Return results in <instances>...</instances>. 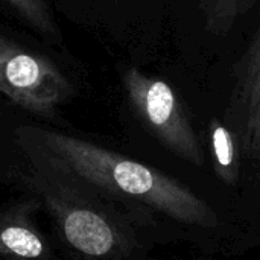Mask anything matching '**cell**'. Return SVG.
<instances>
[{"instance_id":"obj_5","label":"cell","mask_w":260,"mask_h":260,"mask_svg":"<svg viewBox=\"0 0 260 260\" xmlns=\"http://www.w3.org/2000/svg\"><path fill=\"white\" fill-rule=\"evenodd\" d=\"M224 122L236 136L242 157L260 172V15L251 40L233 66Z\"/></svg>"},{"instance_id":"obj_1","label":"cell","mask_w":260,"mask_h":260,"mask_svg":"<svg viewBox=\"0 0 260 260\" xmlns=\"http://www.w3.org/2000/svg\"><path fill=\"white\" fill-rule=\"evenodd\" d=\"M0 184L38 198L64 260H148V238L116 204L3 134Z\"/></svg>"},{"instance_id":"obj_3","label":"cell","mask_w":260,"mask_h":260,"mask_svg":"<svg viewBox=\"0 0 260 260\" xmlns=\"http://www.w3.org/2000/svg\"><path fill=\"white\" fill-rule=\"evenodd\" d=\"M116 81L122 110L140 131L177 158L193 166L204 165L190 111L169 81L129 59L117 61Z\"/></svg>"},{"instance_id":"obj_9","label":"cell","mask_w":260,"mask_h":260,"mask_svg":"<svg viewBox=\"0 0 260 260\" xmlns=\"http://www.w3.org/2000/svg\"><path fill=\"white\" fill-rule=\"evenodd\" d=\"M239 3L241 0H200L204 30L216 37L229 35L239 21Z\"/></svg>"},{"instance_id":"obj_7","label":"cell","mask_w":260,"mask_h":260,"mask_svg":"<svg viewBox=\"0 0 260 260\" xmlns=\"http://www.w3.org/2000/svg\"><path fill=\"white\" fill-rule=\"evenodd\" d=\"M0 20L18 26L56 47H67L62 20L53 0H0Z\"/></svg>"},{"instance_id":"obj_11","label":"cell","mask_w":260,"mask_h":260,"mask_svg":"<svg viewBox=\"0 0 260 260\" xmlns=\"http://www.w3.org/2000/svg\"><path fill=\"white\" fill-rule=\"evenodd\" d=\"M0 260H2V259H0Z\"/></svg>"},{"instance_id":"obj_4","label":"cell","mask_w":260,"mask_h":260,"mask_svg":"<svg viewBox=\"0 0 260 260\" xmlns=\"http://www.w3.org/2000/svg\"><path fill=\"white\" fill-rule=\"evenodd\" d=\"M161 3L163 0H53L62 21L131 56L155 27Z\"/></svg>"},{"instance_id":"obj_10","label":"cell","mask_w":260,"mask_h":260,"mask_svg":"<svg viewBox=\"0 0 260 260\" xmlns=\"http://www.w3.org/2000/svg\"><path fill=\"white\" fill-rule=\"evenodd\" d=\"M259 0H241V3H239V9H238V15H239V20L257 3Z\"/></svg>"},{"instance_id":"obj_8","label":"cell","mask_w":260,"mask_h":260,"mask_svg":"<svg viewBox=\"0 0 260 260\" xmlns=\"http://www.w3.org/2000/svg\"><path fill=\"white\" fill-rule=\"evenodd\" d=\"M207 137L216 175L229 186L238 184L241 177L242 154L236 136L224 119L212 117L207 126Z\"/></svg>"},{"instance_id":"obj_6","label":"cell","mask_w":260,"mask_h":260,"mask_svg":"<svg viewBox=\"0 0 260 260\" xmlns=\"http://www.w3.org/2000/svg\"><path fill=\"white\" fill-rule=\"evenodd\" d=\"M40 215L41 203L27 192L0 204V259L64 260L52 233L41 229Z\"/></svg>"},{"instance_id":"obj_2","label":"cell","mask_w":260,"mask_h":260,"mask_svg":"<svg viewBox=\"0 0 260 260\" xmlns=\"http://www.w3.org/2000/svg\"><path fill=\"white\" fill-rule=\"evenodd\" d=\"M87 87V70L69 47L0 20L2 99L37 120L66 126L64 113Z\"/></svg>"}]
</instances>
